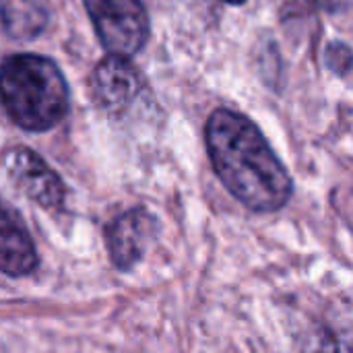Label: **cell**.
I'll return each instance as SVG.
<instances>
[{"mask_svg":"<svg viewBox=\"0 0 353 353\" xmlns=\"http://www.w3.org/2000/svg\"><path fill=\"white\" fill-rule=\"evenodd\" d=\"M211 165L246 209L273 213L288 205L294 182L261 128L244 114L228 108L215 110L205 126Z\"/></svg>","mask_w":353,"mask_h":353,"instance_id":"1","label":"cell"},{"mask_svg":"<svg viewBox=\"0 0 353 353\" xmlns=\"http://www.w3.org/2000/svg\"><path fill=\"white\" fill-rule=\"evenodd\" d=\"M0 105L23 130L46 132L70 110L60 66L39 54H14L0 64Z\"/></svg>","mask_w":353,"mask_h":353,"instance_id":"2","label":"cell"},{"mask_svg":"<svg viewBox=\"0 0 353 353\" xmlns=\"http://www.w3.org/2000/svg\"><path fill=\"white\" fill-rule=\"evenodd\" d=\"M83 4L108 54L130 58L145 48L151 23L141 0H83Z\"/></svg>","mask_w":353,"mask_h":353,"instance_id":"3","label":"cell"},{"mask_svg":"<svg viewBox=\"0 0 353 353\" xmlns=\"http://www.w3.org/2000/svg\"><path fill=\"white\" fill-rule=\"evenodd\" d=\"M2 165L12 184L35 205L43 209H60L66 199L62 178L29 147H10L2 153Z\"/></svg>","mask_w":353,"mask_h":353,"instance_id":"4","label":"cell"},{"mask_svg":"<svg viewBox=\"0 0 353 353\" xmlns=\"http://www.w3.org/2000/svg\"><path fill=\"white\" fill-rule=\"evenodd\" d=\"M143 87V74L130 58L112 54L99 60L89 81V91L95 105L114 118L124 116L139 101Z\"/></svg>","mask_w":353,"mask_h":353,"instance_id":"5","label":"cell"},{"mask_svg":"<svg viewBox=\"0 0 353 353\" xmlns=\"http://www.w3.org/2000/svg\"><path fill=\"white\" fill-rule=\"evenodd\" d=\"M157 219L145 207H134L105 225V246L112 265L120 271H130L145 256L155 240Z\"/></svg>","mask_w":353,"mask_h":353,"instance_id":"6","label":"cell"},{"mask_svg":"<svg viewBox=\"0 0 353 353\" xmlns=\"http://www.w3.org/2000/svg\"><path fill=\"white\" fill-rule=\"evenodd\" d=\"M37 267L33 240L21 219L0 201V273L10 277L29 275Z\"/></svg>","mask_w":353,"mask_h":353,"instance_id":"7","label":"cell"},{"mask_svg":"<svg viewBox=\"0 0 353 353\" xmlns=\"http://www.w3.org/2000/svg\"><path fill=\"white\" fill-rule=\"evenodd\" d=\"M50 10L43 0H0V23L8 37L31 41L43 33Z\"/></svg>","mask_w":353,"mask_h":353,"instance_id":"8","label":"cell"},{"mask_svg":"<svg viewBox=\"0 0 353 353\" xmlns=\"http://www.w3.org/2000/svg\"><path fill=\"white\" fill-rule=\"evenodd\" d=\"M327 64L337 70L339 74H345L352 64V52L347 43H331L327 50Z\"/></svg>","mask_w":353,"mask_h":353,"instance_id":"9","label":"cell"},{"mask_svg":"<svg viewBox=\"0 0 353 353\" xmlns=\"http://www.w3.org/2000/svg\"><path fill=\"white\" fill-rule=\"evenodd\" d=\"M319 2L329 10H339V8H345L350 0H319Z\"/></svg>","mask_w":353,"mask_h":353,"instance_id":"10","label":"cell"},{"mask_svg":"<svg viewBox=\"0 0 353 353\" xmlns=\"http://www.w3.org/2000/svg\"><path fill=\"white\" fill-rule=\"evenodd\" d=\"M223 2H228V4H244L246 0H223Z\"/></svg>","mask_w":353,"mask_h":353,"instance_id":"11","label":"cell"}]
</instances>
